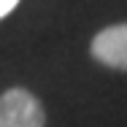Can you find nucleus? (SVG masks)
Returning a JSON list of instances; mask_svg holds the SVG:
<instances>
[{"label": "nucleus", "instance_id": "nucleus-1", "mask_svg": "<svg viewBox=\"0 0 127 127\" xmlns=\"http://www.w3.org/2000/svg\"><path fill=\"white\" fill-rule=\"evenodd\" d=\"M0 127H46V111L30 89L11 87L0 95Z\"/></svg>", "mask_w": 127, "mask_h": 127}, {"label": "nucleus", "instance_id": "nucleus-2", "mask_svg": "<svg viewBox=\"0 0 127 127\" xmlns=\"http://www.w3.org/2000/svg\"><path fill=\"white\" fill-rule=\"evenodd\" d=\"M89 51H92V57L100 65L127 73V22L111 25V27H105V30H100L92 38Z\"/></svg>", "mask_w": 127, "mask_h": 127}, {"label": "nucleus", "instance_id": "nucleus-3", "mask_svg": "<svg viewBox=\"0 0 127 127\" xmlns=\"http://www.w3.org/2000/svg\"><path fill=\"white\" fill-rule=\"evenodd\" d=\"M19 3H22V0H0V19H5V16H8Z\"/></svg>", "mask_w": 127, "mask_h": 127}]
</instances>
